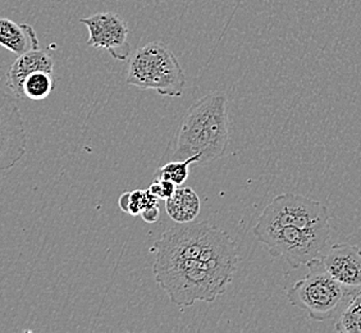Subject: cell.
I'll return each instance as SVG.
<instances>
[{"label":"cell","mask_w":361,"mask_h":333,"mask_svg":"<svg viewBox=\"0 0 361 333\" xmlns=\"http://www.w3.org/2000/svg\"><path fill=\"white\" fill-rule=\"evenodd\" d=\"M150 253L155 282L180 309L216 301L231 285L240 263L233 238L207 221L177 223L161 234Z\"/></svg>","instance_id":"1"},{"label":"cell","mask_w":361,"mask_h":333,"mask_svg":"<svg viewBox=\"0 0 361 333\" xmlns=\"http://www.w3.org/2000/svg\"><path fill=\"white\" fill-rule=\"evenodd\" d=\"M229 144L227 97L213 92L195 102L180 121L172 143L171 160L199 155L197 166L221 159Z\"/></svg>","instance_id":"2"},{"label":"cell","mask_w":361,"mask_h":333,"mask_svg":"<svg viewBox=\"0 0 361 333\" xmlns=\"http://www.w3.org/2000/svg\"><path fill=\"white\" fill-rule=\"evenodd\" d=\"M306 267L309 272L287 291V300L317 322L336 320L356 291L340 284L326 271L320 258Z\"/></svg>","instance_id":"3"},{"label":"cell","mask_w":361,"mask_h":333,"mask_svg":"<svg viewBox=\"0 0 361 333\" xmlns=\"http://www.w3.org/2000/svg\"><path fill=\"white\" fill-rule=\"evenodd\" d=\"M126 83L141 90H155L161 97H180L186 76L173 52L164 42H152L130 56Z\"/></svg>","instance_id":"4"},{"label":"cell","mask_w":361,"mask_h":333,"mask_svg":"<svg viewBox=\"0 0 361 333\" xmlns=\"http://www.w3.org/2000/svg\"><path fill=\"white\" fill-rule=\"evenodd\" d=\"M252 234L271 257L283 259L292 268H300L323 255L331 238V227H252Z\"/></svg>","instance_id":"5"},{"label":"cell","mask_w":361,"mask_h":333,"mask_svg":"<svg viewBox=\"0 0 361 333\" xmlns=\"http://www.w3.org/2000/svg\"><path fill=\"white\" fill-rule=\"evenodd\" d=\"M329 219L331 215L323 202L314 200L304 195L287 193L278 195L265 207L254 227H329Z\"/></svg>","instance_id":"6"},{"label":"cell","mask_w":361,"mask_h":333,"mask_svg":"<svg viewBox=\"0 0 361 333\" xmlns=\"http://www.w3.org/2000/svg\"><path fill=\"white\" fill-rule=\"evenodd\" d=\"M16 99L0 89V171L13 168L27 147V132Z\"/></svg>","instance_id":"7"},{"label":"cell","mask_w":361,"mask_h":333,"mask_svg":"<svg viewBox=\"0 0 361 333\" xmlns=\"http://www.w3.org/2000/svg\"><path fill=\"white\" fill-rule=\"evenodd\" d=\"M80 22L89 30V47L105 50L117 61H127L130 58L128 28L118 14L102 12L81 18Z\"/></svg>","instance_id":"8"},{"label":"cell","mask_w":361,"mask_h":333,"mask_svg":"<svg viewBox=\"0 0 361 333\" xmlns=\"http://www.w3.org/2000/svg\"><path fill=\"white\" fill-rule=\"evenodd\" d=\"M320 260L340 284L353 291L361 290V249L351 243H336Z\"/></svg>","instance_id":"9"},{"label":"cell","mask_w":361,"mask_h":333,"mask_svg":"<svg viewBox=\"0 0 361 333\" xmlns=\"http://www.w3.org/2000/svg\"><path fill=\"white\" fill-rule=\"evenodd\" d=\"M53 68H54V62L47 52L40 49L27 52L22 56H17V59L9 67L7 75L8 87L17 99H25L22 92L23 81L30 75L40 71L53 73Z\"/></svg>","instance_id":"10"},{"label":"cell","mask_w":361,"mask_h":333,"mask_svg":"<svg viewBox=\"0 0 361 333\" xmlns=\"http://www.w3.org/2000/svg\"><path fill=\"white\" fill-rule=\"evenodd\" d=\"M0 47L18 56L39 49V39L34 28L27 23L0 18Z\"/></svg>","instance_id":"11"},{"label":"cell","mask_w":361,"mask_h":333,"mask_svg":"<svg viewBox=\"0 0 361 333\" xmlns=\"http://www.w3.org/2000/svg\"><path fill=\"white\" fill-rule=\"evenodd\" d=\"M166 210L169 218L178 224L192 223L202 212V200L194 188L182 185L166 199Z\"/></svg>","instance_id":"12"},{"label":"cell","mask_w":361,"mask_h":333,"mask_svg":"<svg viewBox=\"0 0 361 333\" xmlns=\"http://www.w3.org/2000/svg\"><path fill=\"white\" fill-rule=\"evenodd\" d=\"M56 87V83L53 78V73L49 72H35L22 83V92L25 99L30 100H44L53 92Z\"/></svg>","instance_id":"13"},{"label":"cell","mask_w":361,"mask_h":333,"mask_svg":"<svg viewBox=\"0 0 361 333\" xmlns=\"http://www.w3.org/2000/svg\"><path fill=\"white\" fill-rule=\"evenodd\" d=\"M334 331L340 333H361V290L355 293L348 306L336 318Z\"/></svg>","instance_id":"14"},{"label":"cell","mask_w":361,"mask_h":333,"mask_svg":"<svg viewBox=\"0 0 361 333\" xmlns=\"http://www.w3.org/2000/svg\"><path fill=\"white\" fill-rule=\"evenodd\" d=\"M200 160L199 155L190 157L185 160H169L164 166H160L154 178L168 180L176 183L177 186L185 185L190 176V166L197 164Z\"/></svg>","instance_id":"15"},{"label":"cell","mask_w":361,"mask_h":333,"mask_svg":"<svg viewBox=\"0 0 361 333\" xmlns=\"http://www.w3.org/2000/svg\"><path fill=\"white\" fill-rule=\"evenodd\" d=\"M158 205V199L150 194L147 190H135L130 191V204L127 214L140 215L146 208Z\"/></svg>","instance_id":"16"},{"label":"cell","mask_w":361,"mask_h":333,"mask_svg":"<svg viewBox=\"0 0 361 333\" xmlns=\"http://www.w3.org/2000/svg\"><path fill=\"white\" fill-rule=\"evenodd\" d=\"M141 218L144 219V222L146 223H157L159 219V207L158 205H154L150 208H146L140 213Z\"/></svg>","instance_id":"17"},{"label":"cell","mask_w":361,"mask_h":333,"mask_svg":"<svg viewBox=\"0 0 361 333\" xmlns=\"http://www.w3.org/2000/svg\"><path fill=\"white\" fill-rule=\"evenodd\" d=\"M158 180V178H157ZM160 185H161V188H163V196H164V200L168 199L171 195L173 194L174 191H176V188H177V185L173 183V182H171V181L168 180H159Z\"/></svg>","instance_id":"18"},{"label":"cell","mask_w":361,"mask_h":333,"mask_svg":"<svg viewBox=\"0 0 361 333\" xmlns=\"http://www.w3.org/2000/svg\"><path fill=\"white\" fill-rule=\"evenodd\" d=\"M147 191L153 195V196H155L158 200L164 199V196H163V188H161V185H160V181L157 180V178H154V182L150 185V188H147Z\"/></svg>","instance_id":"19"},{"label":"cell","mask_w":361,"mask_h":333,"mask_svg":"<svg viewBox=\"0 0 361 333\" xmlns=\"http://www.w3.org/2000/svg\"><path fill=\"white\" fill-rule=\"evenodd\" d=\"M128 204H130V191L121 195L118 200L119 208L125 213H127V210H128Z\"/></svg>","instance_id":"20"}]
</instances>
